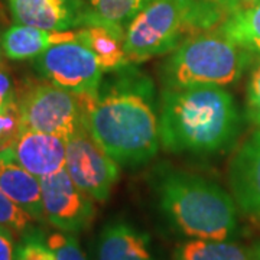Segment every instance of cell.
Segmentation results:
<instances>
[{
  "label": "cell",
  "mask_w": 260,
  "mask_h": 260,
  "mask_svg": "<svg viewBox=\"0 0 260 260\" xmlns=\"http://www.w3.org/2000/svg\"><path fill=\"white\" fill-rule=\"evenodd\" d=\"M83 123L120 167H135L156 156L159 102L153 81L136 67L107 71L93 93L77 94Z\"/></svg>",
  "instance_id": "obj_1"
},
{
  "label": "cell",
  "mask_w": 260,
  "mask_h": 260,
  "mask_svg": "<svg viewBox=\"0 0 260 260\" xmlns=\"http://www.w3.org/2000/svg\"><path fill=\"white\" fill-rule=\"evenodd\" d=\"M242 117L221 85L164 88L159 100L160 148L174 153L210 155L237 139Z\"/></svg>",
  "instance_id": "obj_2"
},
{
  "label": "cell",
  "mask_w": 260,
  "mask_h": 260,
  "mask_svg": "<svg viewBox=\"0 0 260 260\" xmlns=\"http://www.w3.org/2000/svg\"><path fill=\"white\" fill-rule=\"evenodd\" d=\"M153 177L159 210L178 233L203 240L237 234V204L218 184L181 169H160Z\"/></svg>",
  "instance_id": "obj_3"
},
{
  "label": "cell",
  "mask_w": 260,
  "mask_h": 260,
  "mask_svg": "<svg viewBox=\"0 0 260 260\" xmlns=\"http://www.w3.org/2000/svg\"><path fill=\"white\" fill-rule=\"evenodd\" d=\"M223 8L210 0H152L124 32V51L132 64L171 54L186 38L220 23Z\"/></svg>",
  "instance_id": "obj_4"
},
{
  "label": "cell",
  "mask_w": 260,
  "mask_h": 260,
  "mask_svg": "<svg viewBox=\"0 0 260 260\" xmlns=\"http://www.w3.org/2000/svg\"><path fill=\"white\" fill-rule=\"evenodd\" d=\"M253 54L217 30L188 37L160 67L164 88L227 85L240 80Z\"/></svg>",
  "instance_id": "obj_5"
},
{
  "label": "cell",
  "mask_w": 260,
  "mask_h": 260,
  "mask_svg": "<svg viewBox=\"0 0 260 260\" xmlns=\"http://www.w3.org/2000/svg\"><path fill=\"white\" fill-rule=\"evenodd\" d=\"M22 130L55 135L65 142L83 124L77 94L44 81L30 85L18 99Z\"/></svg>",
  "instance_id": "obj_6"
},
{
  "label": "cell",
  "mask_w": 260,
  "mask_h": 260,
  "mask_svg": "<svg viewBox=\"0 0 260 260\" xmlns=\"http://www.w3.org/2000/svg\"><path fill=\"white\" fill-rule=\"evenodd\" d=\"M65 169L74 184L94 201L104 203L120 175V165L84 126L67 140Z\"/></svg>",
  "instance_id": "obj_7"
},
{
  "label": "cell",
  "mask_w": 260,
  "mask_h": 260,
  "mask_svg": "<svg viewBox=\"0 0 260 260\" xmlns=\"http://www.w3.org/2000/svg\"><path fill=\"white\" fill-rule=\"evenodd\" d=\"M32 61L45 81L74 94L95 91L104 75L95 55L75 38L48 48Z\"/></svg>",
  "instance_id": "obj_8"
},
{
  "label": "cell",
  "mask_w": 260,
  "mask_h": 260,
  "mask_svg": "<svg viewBox=\"0 0 260 260\" xmlns=\"http://www.w3.org/2000/svg\"><path fill=\"white\" fill-rule=\"evenodd\" d=\"M45 220L59 232L85 230L95 215L93 201L83 192L62 168L55 174L41 178Z\"/></svg>",
  "instance_id": "obj_9"
},
{
  "label": "cell",
  "mask_w": 260,
  "mask_h": 260,
  "mask_svg": "<svg viewBox=\"0 0 260 260\" xmlns=\"http://www.w3.org/2000/svg\"><path fill=\"white\" fill-rule=\"evenodd\" d=\"M67 142L55 135L23 129L15 142L0 150V160L13 162L35 177L55 174L65 167Z\"/></svg>",
  "instance_id": "obj_10"
},
{
  "label": "cell",
  "mask_w": 260,
  "mask_h": 260,
  "mask_svg": "<svg viewBox=\"0 0 260 260\" xmlns=\"http://www.w3.org/2000/svg\"><path fill=\"white\" fill-rule=\"evenodd\" d=\"M229 184L237 208L260 221V130L253 133L233 156Z\"/></svg>",
  "instance_id": "obj_11"
},
{
  "label": "cell",
  "mask_w": 260,
  "mask_h": 260,
  "mask_svg": "<svg viewBox=\"0 0 260 260\" xmlns=\"http://www.w3.org/2000/svg\"><path fill=\"white\" fill-rule=\"evenodd\" d=\"M16 23L48 30H70L81 25L78 0H6Z\"/></svg>",
  "instance_id": "obj_12"
},
{
  "label": "cell",
  "mask_w": 260,
  "mask_h": 260,
  "mask_svg": "<svg viewBox=\"0 0 260 260\" xmlns=\"http://www.w3.org/2000/svg\"><path fill=\"white\" fill-rule=\"evenodd\" d=\"M94 260H158L150 249V239L124 221L106 224L94 246Z\"/></svg>",
  "instance_id": "obj_13"
},
{
  "label": "cell",
  "mask_w": 260,
  "mask_h": 260,
  "mask_svg": "<svg viewBox=\"0 0 260 260\" xmlns=\"http://www.w3.org/2000/svg\"><path fill=\"white\" fill-rule=\"evenodd\" d=\"M75 38L71 30H48L16 23L2 34V51L12 61L35 59L48 48Z\"/></svg>",
  "instance_id": "obj_14"
},
{
  "label": "cell",
  "mask_w": 260,
  "mask_h": 260,
  "mask_svg": "<svg viewBox=\"0 0 260 260\" xmlns=\"http://www.w3.org/2000/svg\"><path fill=\"white\" fill-rule=\"evenodd\" d=\"M0 189L25 210L34 221H47L42 204L41 178L13 162L0 160Z\"/></svg>",
  "instance_id": "obj_15"
},
{
  "label": "cell",
  "mask_w": 260,
  "mask_h": 260,
  "mask_svg": "<svg viewBox=\"0 0 260 260\" xmlns=\"http://www.w3.org/2000/svg\"><path fill=\"white\" fill-rule=\"evenodd\" d=\"M81 28L106 26L124 34L129 23L152 0H78Z\"/></svg>",
  "instance_id": "obj_16"
},
{
  "label": "cell",
  "mask_w": 260,
  "mask_h": 260,
  "mask_svg": "<svg viewBox=\"0 0 260 260\" xmlns=\"http://www.w3.org/2000/svg\"><path fill=\"white\" fill-rule=\"evenodd\" d=\"M75 39L93 52L104 73L132 64L124 51V34L106 26H84L75 30Z\"/></svg>",
  "instance_id": "obj_17"
},
{
  "label": "cell",
  "mask_w": 260,
  "mask_h": 260,
  "mask_svg": "<svg viewBox=\"0 0 260 260\" xmlns=\"http://www.w3.org/2000/svg\"><path fill=\"white\" fill-rule=\"evenodd\" d=\"M218 30L253 55L260 56V2L236 8Z\"/></svg>",
  "instance_id": "obj_18"
},
{
  "label": "cell",
  "mask_w": 260,
  "mask_h": 260,
  "mask_svg": "<svg viewBox=\"0 0 260 260\" xmlns=\"http://www.w3.org/2000/svg\"><path fill=\"white\" fill-rule=\"evenodd\" d=\"M174 260H256L251 249L232 240L189 239L174 251Z\"/></svg>",
  "instance_id": "obj_19"
},
{
  "label": "cell",
  "mask_w": 260,
  "mask_h": 260,
  "mask_svg": "<svg viewBox=\"0 0 260 260\" xmlns=\"http://www.w3.org/2000/svg\"><path fill=\"white\" fill-rule=\"evenodd\" d=\"M34 218L0 189V225L13 234L25 236L32 229Z\"/></svg>",
  "instance_id": "obj_20"
},
{
  "label": "cell",
  "mask_w": 260,
  "mask_h": 260,
  "mask_svg": "<svg viewBox=\"0 0 260 260\" xmlns=\"http://www.w3.org/2000/svg\"><path fill=\"white\" fill-rule=\"evenodd\" d=\"M22 132V119L18 99L0 107V150L12 145Z\"/></svg>",
  "instance_id": "obj_21"
},
{
  "label": "cell",
  "mask_w": 260,
  "mask_h": 260,
  "mask_svg": "<svg viewBox=\"0 0 260 260\" xmlns=\"http://www.w3.org/2000/svg\"><path fill=\"white\" fill-rule=\"evenodd\" d=\"M47 244L54 251L56 260H87L71 233H54L47 239Z\"/></svg>",
  "instance_id": "obj_22"
},
{
  "label": "cell",
  "mask_w": 260,
  "mask_h": 260,
  "mask_svg": "<svg viewBox=\"0 0 260 260\" xmlns=\"http://www.w3.org/2000/svg\"><path fill=\"white\" fill-rule=\"evenodd\" d=\"M16 260H56L54 251L47 243L35 237H28L23 244L16 249Z\"/></svg>",
  "instance_id": "obj_23"
},
{
  "label": "cell",
  "mask_w": 260,
  "mask_h": 260,
  "mask_svg": "<svg viewBox=\"0 0 260 260\" xmlns=\"http://www.w3.org/2000/svg\"><path fill=\"white\" fill-rule=\"evenodd\" d=\"M247 100H249V110L251 117L260 127V62L254 68L250 77L249 88H247Z\"/></svg>",
  "instance_id": "obj_24"
},
{
  "label": "cell",
  "mask_w": 260,
  "mask_h": 260,
  "mask_svg": "<svg viewBox=\"0 0 260 260\" xmlns=\"http://www.w3.org/2000/svg\"><path fill=\"white\" fill-rule=\"evenodd\" d=\"M16 91H15V84L13 78L10 75L9 70L5 65L0 64V107L15 102Z\"/></svg>",
  "instance_id": "obj_25"
},
{
  "label": "cell",
  "mask_w": 260,
  "mask_h": 260,
  "mask_svg": "<svg viewBox=\"0 0 260 260\" xmlns=\"http://www.w3.org/2000/svg\"><path fill=\"white\" fill-rule=\"evenodd\" d=\"M0 260H16L13 233L0 225Z\"/></svg>",
  "instance_id": "obj_26"
},
{
  "label": "cell",
  "mask_w": 260,
  "mask_h": 260,
  "mask_svg": "<svg viewBox=\"0 0 260 260\" xmlns=\"http://www.w3.org/2000/svg\"><path fill=\"white\" fill-rule=\"evenodd\" d=\"M251 251H253V254H254V259L260 260V240H257V242L253 244Z\"/></svg>",
  "instance_id": "obj_27"
},
{
  "label": "cell",
  "mask_w": 260,
  "mask_h": 260,
  "mask_svg": "<svg viewBox=\"0 0 260 260\" xmlns=\"http://www.w3.org/2000/svg\"><path fill=\"white\" fill-rule=\"evenodd\" d=\"M246 2H250V3H257L260 0H246Z\"/></svg>",
  "instance_id": "obj_28"
},
{
  "label": "cell",
  "mask_w": 260,
  "mask_h": 260,
  "mask_svg": "<svg viewBox=\"0 0 260 260\" xmlns=\"http://www.w3.org/2000/svg\"><path fill=\"white\" fill-rule=\"evenodd\" d=\"M0 49H2V35H0Z\"/></svg>",
  "instance_id": "obj_29"
}]
</instances>
